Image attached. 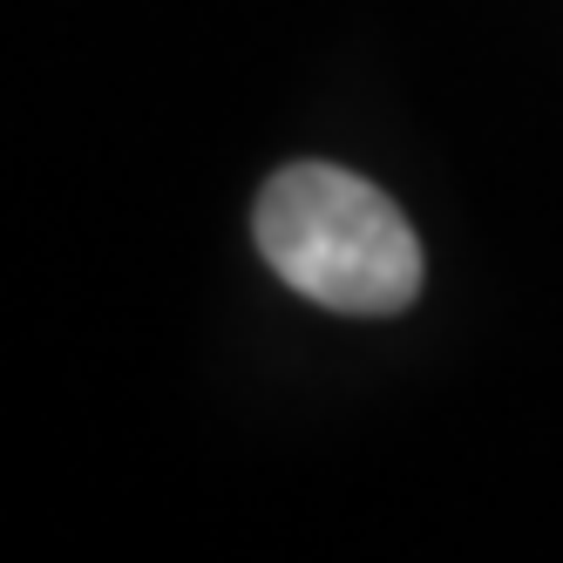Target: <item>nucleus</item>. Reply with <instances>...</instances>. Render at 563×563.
I'll use <instances>...</instances> for the list:
<instances>
[{
    "label": "nucleus",
    "mask_w": 563,
    "mask_h": 563,
    "mask_svg": "<svg viewBox=\"0 0 563 563\" xmlns=\"http://www.w3.org/2000/svg\"><path fill=\"white\" fill-rule=\"evenodd\" d=\"M258 252L312 306L387 319L421 299V238L408 211L340 164H292L258 190Z\"/></svg>",
    "instance_id": "1"
}]
</instances>
